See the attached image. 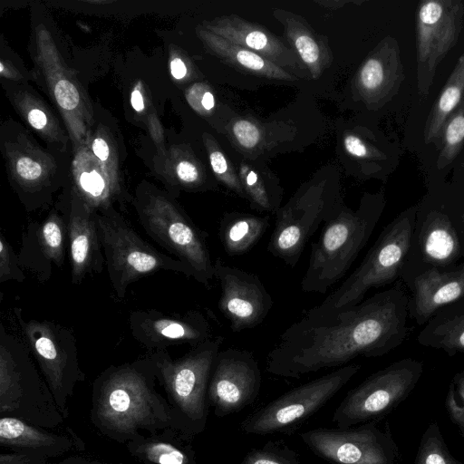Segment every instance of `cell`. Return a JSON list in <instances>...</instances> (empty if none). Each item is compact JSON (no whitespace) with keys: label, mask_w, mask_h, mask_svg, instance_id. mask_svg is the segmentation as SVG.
I'll return each mask as SVG.
<instances>
[{"label":"cell","mask_w":464,"mask_h":464,"mask_svg":"<svg viewBox=\"0 0 464 464\" xmlns=\"http://www.w3.org/2000/svg\"><path fill=\"white\" fill-rule=\"evenodd\" d=\"M409 297L400 280L326 317L314 321L302 317L280 334L266 356V372L298 379L344 365L358 356L380 357L390 353L409 334Z\"/></svg>","instance_id":"1"},{"label":"cell","mask_w":464,"mask_h":464,"mask_svg":"<svg viewBox=\"0 0 464 464\" xmlns=\"http://www.w3.org/2000/svg\"><path fill=\"white\" fill-rule=\"evenodd\" d=\"M156 369L147 355L110 365L92 384L90 420L103 437L120 444L171 425L170 407L156 389Z\"/></svg>","instance_id":"2"},{"label":"cell","mask_w":464,"mask_h":464,"mask_svg":"<svg viewBox=\"0 0 464 464\" xmlns=\"http://www.w3.org/2000/svg\"><path fill=\"white\" fill-rule=\"evenodd\" d=\"M224 342L223 336L211 337L179 358L165 351L149 353L170 407V427L190 439L207 427L209 413L208 397L212 367Z\"/></svg>","instance_id":"3"},{"label":"cell","mask_w":464,"mask_h":464,"mask_svg":"<svg viewBox=\"0 0 464 464\" xmlns=\"http://www.w3.org/2000/svg\"><path fill=\"white\" fill-rule=\"evenodd\" d=\"M417 207H411L386 225L361 264L320 304L303 316L314 321L361 303L372 288L401 278L414 230Z\"/></svg>","instance_id":"4"},{"label":"cell","mask_w":464,"mask_h":464,"mask_svg":"<svg viewBox=\"0 0 464 464\" xmlns=\"http://www.w3.org/2000/svg\"><path fill=\"white\" fill-rule=\"evenodd\" d=\"M382 211L379 200H363L357 210L342 207L324 223L312 244L307 269L301 282L304 293L325 294L350 269L368 243Z\"/></svg>","instance_id":"5"},{"label":"cell","mask_w":464,"mask_h":464,"mask_svg":"<svg viewBox=\"0 0 464 464\" xmlns=\"http://www.w3.org/2000/svg\"><path fill=\"white\" fill-rule=\"evenodd\" d=\"M0 414L48 430L64 421L24 342L0 324Z\"/></svg>","instance_id":"6"},{"label":"cell","mask_w":464,"mask_h":464,"mask_svg":"<svg viewBox=\"0 0 464 464\" xmlns=\"http://www.w3.org/2000/svg\"><path fill=\"white\" fill-rule=\"evenodd\" d=\"M105 264L112 289L123 298L128 286L158 271H172L192 277L190 269L145 241L121 216L111 209L97 213Z\"/></svg>","instance_id":"7"},{"label":"cell","mask_w":464,"mask_h":464,"mask_svg":"<svg viewBox=\"0 0 464 464\" xmlns=\"http://www.w3.org/2000/svg\"><path fill=\"white\" fill-rule=\"evenodd\" d=\"M17 323L39 370L46 382L60 412L69 416L68 401L77 383L85 380L76 340L67 327L48 320L23 317L22 310H14Z\"/></svg>","instance_id":"8"},{"label":"cell","mask_w":464,"mask_h":464,"mask_svg":"<svg viewBox=\"0 0 464 464\" xmlns=\"http://www.w3.org/2000/svg\"><path fill=\"white\" fill-rule=\"evenodd\" d=\"M422 372V362L413 358L379 370L347 392L332 421L337 428H348L382 420L410 395Z\"/></svg>","instance_id":"9"},{"label":"cell","mask_w":464,"mask_h":464,"mask_svg":"<svg viewBox=\"0 0 464 464\" xmlns=\"http://www.w3.org/2000/svg\"><path fill=\"white\" fill-rule=\"evenodd\" d=\"M361 369L348 364L295 387L246 416L243 432L266 436L290 433L325 405Z\"/></svg>","instance_id":"10"},{"label":"cell","mask_w":464,"mask_h":464,"mask_svg":"<svg viewBox=\"0 0 464 464\" xmlns=\"http://www.w3.org/2000/svg\"><path fill=\"white\" fill-rule=\"evenodd\" d=\"M138 214L149 237L184 263L197 282L208 287L215 276L206 233L168 201L142 203Z\"/></svg>","instance_id":"11"},{"label":"cell","mask_w":464,"mask_h":464,"mask_svg":"<svg viewBox=\"0 0 464 464\" xmlns=\"http://www.w3.org/2000/svg\"><path fill=\"white\" fill-rule=\"evenodd\" d=\"M380 420L348 428H317L301 433L308 449L333 464H396L400 450L387 423Z\"/></svg>","instance_id":"12"},{"label":"cell","mask_w":464,"mask_h":464,"mask_svg":"<svg viewBox=\"0 0 464 464\" xmlns=\"http://www.w3.org/2000/svg\"><path fill=\"white\" fill-rule=\"evenodd\" d=\"M464 262V232L459 213L444 208H418L409 252L400 280L407 285L432 268Z\"/></svg>","instance_id":"13"},{"label":"cell","mask_w":464,"mask_h":464,"mask_svg":"<svg viewBox=\"0 0 464 464\" xmlns=\"http://www.w3.org/2000/svg\"><path fill=\"white\" fill-rule=\"evenodd\" d=\"M341 208L325 188L313 186L297 193L276 211L267 251L287 266H295L309 238Z\"/></svg>","instance_id":"14"},{"label":"cell","mask_w":464,"mask_h":464,"mask_svg":"<svg viewBox=\"0 0 464 464\" xmlns=\"http://www.w3.org/2000/svg\"><path fill=\"white\" fill-rule=\"evenodd\" d=\"M261 387V371L246 350H220L215 359L208 390L215 416L237 413L256 401Z\"/></svg>","instance_id":"15"},{"label":"cell","mask_w":464,"mask_h":464,"mask_svg":"<svg viewBox=\"0 0 464 464\" xmlns=\"http://www.w3.org/2000/svg\"><path fill=\"white\" fill-rule=\"evenodd\" d=\"M214 276L221 287L218 309L233 332L252 329L265 320L273 306V299L256 275L217 258Z\"/></svg>","instance_id":"16"},{"label":"cell","mask_w":464,"mask_h":464,"mask_svg":"<svg viewBox=\"0 0 464 464\" xmlns=\"http://www.w3.org/2000/svg\"><path fill=\"white\" fill-rule=\"evenodd\" d=\"M464 6L460 1L427 0L417 12V61L419 82L432 74L438 63L455 44L461 28Z\"/></svg>","instance_id":"17"},{"label":"cell","mask_w":464,"mask_h":464,"mask_svg":"<svg viewBox=\"0 0 464 464\" xmlns=\"http://www.w3.org/2000/svg\"><path fill=\"white\" fill-rule=\"evenodd\" d=\"M129 325L133 338L150 353L183 343L195 347L211 338L209 322L197 310L185 314L136 310L129 316Z\"/></svg>","instance_id":"18"},{"label":"cell","mask_w":464,"mask_h":464,"mask_svg":"<svg viewBox=\"0 0 464 464\" xmlns=\"http://www.w3.org/2000/svg\"><path fill=\"white\" fill-rule=\"evenodd\" d=\"M68 250V232L65 217L52 212L41 223L27 225L18 252L24 270L44 283L50 279L53 268L64 264Z\"/></svg>","instance_id":"19"},{"label":"cell","mask_w":464,"mask_h":464,"mask_svg":"<svg viewBox=\"0 0 464 464\" xmlns=\"http://www.w3.org/2000/svg\"><path fill=\"white\" fill-rule=\"evenodd\" d=\"M409 317L424 325L440 308L464 299V262L448 267H432L412 278Z\"/></svg>","instance_id":"20"},{"label":"cell","mask_w":464,"mask_h":464,"mask_svg":"<svg viewBox=\"0 0 464 464\" xmlns=\"http://www.w3.org/2000/svg\"><path fill=\"white\" fill-rule=\"evenodd\" d=\"M0 446L47 459L85 450L82 439L70 427L57 433L8 415L0 417Z\"/></svg>","instance_id":"21"},{"label":"cell","mask_w":464,"mask_h":464,"mask_svg":"<svg viewBox=\"0 0 464 464\" xmlns=\"http://www.w3.org/2000/svg\"><path fill=\"white\" fill-rule=\"evenodd\" d=\"M66 218L71 279L75 285L102 271L105 258L100 237L97 212L74 204Z\"/></svg>","instance_id":"22"},{"label":"cell","mask_w":464,"mask_h":464,"mask_svg":"<svg viewBox=\"0 0 464 464\" xmlns=\"http://www.w3.org/2000/svg\"><path fill=\"white\" fill-rule=\"evenodd\" d=\"M211 30L215 34L256 53L282 68L296 69L300 65L299 58L292 48L266 28L237 15H225L217 19Z\"/></svg>","instance_id":"23"},{"label":"cell","mask_w":464,"mask_h":464,"mask_svg":"<svg viewBox=\"0 0 464 464\" xmlns=\"http://www.w3.org/2000/svg\"><path fill=\"white\" fill-rule=\"evenodd\" d=\"M125 447L142 464H196L192 439L170 426L154 434L143 433Z\"/></svg>","instance_id":"24"},{"label":"cell","mask_w":464,"mask_h":464,"mask_svg":"<svg viewBox=\"0 0 464 464\" xmlns=\"http://www.w3.org/2000/svg\"><path fill=\"white\" fill-rule=\"evenodd\" d=\"M420 344L449 356L464 353V299L444 305L427 321L417 336Z\"/></svg>","instance_id":"25"},{"label":"cell","mask_w":464,"mask_h":464,"mask_svg":"<svg viewBox=\"0 0 464 464\" xmlns=\"http://www.w3.org/2000/svg\"><path fill=\"white\" fill-rule=\"evenodd\" d=\"M207 38L217 55L241 71L271 80H296L289 72L255 52L215 34H208Z\"/></svg>","instance_id":"26"},{"label":"cell","mask_w":464,"mask_h":464,"mask_svg":"<svg viewBox=\"0 0 464 464\" xmlns=\"http://www.w3.org/2000/svg\"><path fill=\"white\" fill-rule=\"evenodd\" d=\"M268 226V217L245 213L227 214L220 222L219 238L227 255H243L260 240Z\"/></svg>","instance_id":"27"},{"label":"cell","mask_w":464,"mask_h":464,"mask_svg":"<svg viewBox=\"0 0 464 464\" xmlns=\"http://www.w3.org/2000/svg\"><path fill=\"white\" fill-rule=\"evenodd\" d=\"M284 16L285 19L282 20L289 44L312 77L318 78L331 62L327 46L299 19Z\"/></svg>","instance_id":"28"},{"label":"cell","mask_w":464,"mask_h":464,"mask_svg":"<svg viewBox=\"0 0 464 464\" xmlns=\"http://www.w3.org/2000/svg\"><path fill=\"white\" fill-rule=\"evenodd\" d=\"M464 98V53L443 87L428 117L424 139L426 143L439 138L443 128Z\"/></svg>","instance_id":"29"},{"label":"cell","mask_w":464,"mask_h":464,"mask_svg":"<svg viewBox=\"0 0 464 464\" xmlns=\"http://www.w3.org/2000/svg\"><path fill=\"white\" fill-rule=\"evenodd\" d=\"M398 59L384 58V51L369 57L357 75L360 92L369 100H379L390 92L398 79Z\"/></svg>","instance_id":"30"},{"label":"cell","mask_w":464,"mask_h":464,"mask_svg":"<svg viewBox=\"0 0 464 464\" xmlns=\"http://www.w3.org/2000/svg\"><path fill=\"white\" fill-rule=\"evenodd\" d=\"M413 464H462L450 451L437 422L423 432Z\"/></svg>","instance_id":"31"},{"label":"cell","mask_w":464,"mask_h":464,"mask_svg":"<svg viewBox=\"0 0 464 464\" xmlns=\"http://www.w3.org/2000/svg\"><path fill=\"white\" fill-rule=\"evenodd\" d=\"M238 177L246 198L250 200L255 208L260 211L276 213L279 209L277 198L270 193L265 181L255 170L248 165L241 163Z\"/></svg>","instance_id":"32"},{"label":"cell","mask_w":464,"mask_h":464,"mask_svg":"<svg viewBox=\"0 0 464 464\" xmlns=\"http://www.w3.org/2000/svg\"><path fill=\"white\" fill-rule=\"evenodd\" d=\"M441 135L442 149L437 161L439 169L445 168L459 154L464 143V98L446 122Z\"/></svg>","instance_id":"33"},{"label":"cell","mask_w":464,"mask_h":464,"mask_svg":"<svg viewBox=\"0 0 464 464\" xmlns=\"http://www.w3.org/2000/svg\"><path fill=\"white\" fill-rule=\"evenodd\" d=\"M240 464H302L299 454L284 440H269L251 449Z\"/></svg>","instance_id":"34"},{"label":"cell","mask_w":464,"mask_h":464,"mask_svg":"<svg viewBox=\"0 0 464 464\" xmlns=\"http://www.w3.org/2000/svg\"><path fill=\"white\" fill-rule=\"evenodd\" d=\"M445 407L464 440V368L453 376L450 383Z\"/></svg>","instance_id":"35"},{"label":"cell","mask_w":464,"mask_h":464,"mask_svg":"<svg viewBox=\"0 0 464 464\" xmlns=\"http://www.w3.org/2000/svg\"><path fill=\"white\" fill-rule=\"evenodd\" d=\"M18 253H15L7 238L0 233V283L15 281L22 283L25 279Z\"/></svg>","instance_id":"36"},{"label":"cell","mask_w":464,"mask_h":464,"mask_svg":"<svg viewBox=\"0 0 464 464\" xmlns=\"http://www.w3.org/2000/svg\"><path fill=\"white\" fill-rule=\"evenodd\" d=\"M209 161L216 176L231 190L246 198L239 177L236 174L227 157L218 147L209 152Z\"/></svg>","instance_id":"37"},{"label":"cell","mask_w":464,"mask_h":464,"mask_svg":"<svg viewBox=\"0 0 464 464\" xmlns=\"http://www.w3.org/2000/svg\"><path fill=\"white\" fill-rule=\"evenodd\" d=\"M231 133L237 143L245 150L257 147L262 140V131L256 123L247 119H237L231 126Z\"/></svg>","instance_id":"38"},{"label":"cell","mask_w":464,"mask_h":464,"mask_svg":"<svg viewBox=\"0 0 464 464\" xmlns=\"http://www.w3.org/2000/svg\"><path fill=\"white\" fill-rule=\"evenodd\" d=\"M81 188L92 200L93 209L97 205H103L107 198L106 185L102 176L95 170L83 172L80 177Z\"/></svg>","instance_id":"39"},{"label":"cell","mask_w":464,"mask_h":464,"mask_svg":"<svg viewBox=\"0 0 464 464\" xmlns=\"http://www.w3.org/2000/svg\"><path fill=\"white\" fill-rule=\"evenodd\" d=\"M54 95L61 107L66 110L74 109L79 103V93L68 81L61 80L54 87Z\"/></svg>","instance_id":"40"},{"label":"cell","mask_w":464,"mask_h":464,"mask_svg":"<svg viewBox=\"0 0 464 464\" xmlns=\"http://www.w3.org/2000/svg\"><path fill=\"white\" fill-rule=\"evenodd\" d=\"M0 464H54L47 458L19 451L2 452L0 454Z\"/></svg>","instance_id":"41"},{"label":"cell","mask_w":464,"mask_h":464,"mask_svg":"<svg viewBox=\"0 0 464 464\" xmlns=\"http://www.w3.org/2000/svg\"><path fill=\"white\" fill-rule=\"evenodd\" d=\"M343 146L348 154L364 159L372 156L370 148L357 136L348 134L343 139Z\"/></svg>","instance_id":"42"},{"label":"cell","mask_w":464,"mask_h":464,"mask_svg":"<svg viewBox=\"0 0 464 464\" xmlns=\"http://www.w3.org/2000/svg\"><path fill=\"white\" fill-rule=\"evenodd\" d=\"M16 171L19 176L28 181L37 179L42 174L41 166L33 160L24 157L16 163Z\"/></svg>","instance_id":"43"},{"label":"cell","mask_w":464,"mask_h":464,"mask_svg":"<svg viewBox=\"0 0 464 464\" xmlns=\"http://www.w3.org/2000/svg\"><path fill=\"white\" fill-rule=\"evenodd\" d=\"M177 175L181 181L188 184L197 182L199 177L197 167L187 160L181 161L178 164Z\"/></svg>","instance_id":"44"},{"label":"cell","mask_w":464,"mask_h":464,"mask_svg":"<svg viewBox=\"0 0 464 464\" xmlns=\"http://www.w3.org/2000/svg\"><path fill=\"white\" fill-rule=\"evenodd\" d=\"M55 464H105L104 462L83 455H70Z\"/></svg>","instance_id":"45"},{"label":"cell","mask_w":464,"mask_h":464,"mask_svg":"<svg viewBox=\"0 0 464 464\" xmlns=\"http://www.w3.org/2000/svg\"><path fill=\"white\" fill-rule=\"evenodd\" d=\"M28 121L35 129H43L47 123L46 115L38 109H34L29 112Z\"/></svg>","instance_id":"46"},{"label":"cell","mask_w":464,"mask_h":464,"mask_svg":"<svg viewBox=\"0 0 464 464\" xmlns=\"http://www.w3.org/2000/svg\"><path fill=\"white\" fill-rule=\"evenodd\" d=\"M92 150L94 154L102 161L106 160L109 157V147L105 140L102 138L94 140L92 144Z\"/></svg>","instance_id":"47"},{"label":"cell","mask_w":464,"mask_h":464,"mask_svg":"<svg viewBox=\"0 0 464 464\" xmlns=\"http://www.w3.org/2000/svg\"><path fill=\"white\" fill-rule=\"evenodd\" d=\"M171 74L176 79H182L187 73L185 63L179 58H176L170 63Z\"/></svg>","instance_id":"48"},{"label":"cell","mask_w":464,"mask_h":464,"mask_svg":"<svg viewBox=\"0 0 464 464\" xmlns=\"http://www.w3.org/2000/svg\"><path fill=\"white\" fill-rule=\"evenodd\" d=\"M131 105L137 111H141L144 109L143 99L138 90H134L131 93Z\"/></svg>","instance_id":"49"},{"label":"cell","mask_w":464,"mask_h":464,"mask_svg":"<svg viewBox=\"0 0 464 464\" xmlns=\"http://www.w3.org/2000/svg\"><path fill=\"white\" fill-rule=\"evenodd\" d=\"M201 105L206 111H210L215 106V98L212 92H206L201 98Z\"/></svg>","instance_id":"50"},{"label":"cell","mask_w":464,"mask_h":464,"mask_svg":"<svg viewBox=\"0 0 464 464\" xmlns=\"http://www.w3.org/2000/svg\"><path fill=\"white\" fill-rule=\"evenodd\" d=\"M458 213H459V220H460V223H461V226H462V229H463V232H464V208L460 212H458Z\"/></svg>","instance_id":"51"},{"label":"cell","mask_w":464,"mask_h":464,"mask_svg":"<svg viewBox=\"0 0 464 464\" xmlns=\"http://www.w3.org/2000/svg\"><path fill=\"white\" fill-rule=\"evenodd\" d=\"M0 65H1V72H3L4 66L2 63Z\"/></svg>","instance_id":"52"}]
</instances>
